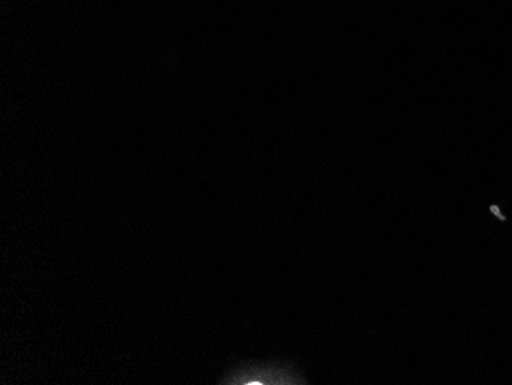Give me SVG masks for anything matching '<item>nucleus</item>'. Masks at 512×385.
<instances>
[{"mask_svg":"<svg viewBox=\"0 0 512 385\" xmlns=\"http://www.w3.org/2000/svg\"><path fill=\"white\" fill-rule=\"evenodd\" d=\"M223 384L230 385H301L307 384L296 370L281 364H252L229 372Z\"/></svg>","mask_w":512,"mask_h":385,"instance_id":"f257e3e1","label":"nucleus"}]
</instances>
